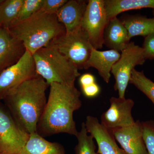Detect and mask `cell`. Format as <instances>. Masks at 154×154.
Wrapping results in <instances>:
<instances>
[{"instance_id":"9c48e42d","label":"cell","mask_w":154,"mask_h":154,"mask_svg":"<svg viewBox=\"0 0 154 154\" xmlns=\"http://www.w3.org/2000/svg\"><path fill=\"white\" fill-rule=\"evenodd\" d=\"M108 22L104 0L88 1L81 28L87 33L94 49L103 47L104 32Z\"/></svg>"},{"instance_id":"603a6c76","label":"cell","mask_w":154,"mask_h":154,"mask_svg":"<svg viewBox=\"0 0 154 154\" xmlns=\"http://www.w3.org/2000/svg\"><path fill=\"white\" fill-rule=\"evenodd\" d=\"M43 1L24 0L19 14L11 27L29 19L40 11L41 9Z\"/></svg>"},{"instance_id":"3957f363","label":"cell","mask_w":154,"mask_h":154,"mask_svg":"<svg viewBox=\"0 0 154 154\" xmlns=\"http://www.w3.org/2000/svg\"><path fill=\"white\" fill-rule=\"evenodd\" d=\"M9 30L22 42L26 49L32 55L66 33L65 28L56 14H48L41 10Z\"/></svg>"},{"instance_id":"30bf717a","label":"cell","mask_w":154,"mask_h":154,"mask_svg":"<svg viewBox=\"0 0 154 154\" xmlns=\"http://www.w3.org/2000/svg\"><path fill=\"white\" fill-rule=\"evenodd\" d=\"M110 107L102 114L101 123L107 129L112 131L126 127L134 124L131 110L134 102L131 99L112 97Z\"/></svg>"},{"instance_id":"5b68a950","label":"cell","mask_w":154,"mask_h":154,"mask_svg":"<svg viewBox=\"0 0 154 154\" xmlns=\"http://www.w3.org/2000/svg\"><path fill=\"white\" fill-rule=\"evenodd\" d=\"M48 46L55 48L79 69H85L94 48L82 28L54 39Z\"/></svg>"},{"instance_id":"277c9868","label":"cell","mask_w":154,"mask_h":154,"mask_svg":"<svg viewBox=\"0 0 154 154\" xmlns=\"http://www.w3.org/2000/svg\"><path fill=\"white\" fill-rule=\"evenodd\" d=\"M33 56L37 74L49 85L54 83L75 85L80 76L78 68L54 48H43Z\"/></svg>"},{"instance_id":"cb8c5ba5","label":"cell","mask_w":154,"mask_h":154,"mask_svg":"<svg viewBox=\"0 0 154 154\" xmlns=\"http://www.w3.org/2000/svg\"><path fill=\"white\" fill-rule=\"evenodd\" d=\"M143 137L148 154H154V121L141 122Z\"/></svg>"},{"instance_id":"ac0fdd59","label":"cell","mask_w":154,"mask_h":154,"mask_svg":"<svg viewBox=\"0 0 154 154\" xmlns=\"http://www.w3.org/2000/svg\"><path fill=\"white\" fill-rule=\"evenodd\" d=\"M104 3L109 21L126 11L148 8L154 10V0H104Z\"/></svg>"},{"instance_id":"8fae6325","label":"cell","mask_w":154,"mask_h":154,"mask_svg":"<svg viewBox=\"0 0 154 154\" xmlns=\"http://www.w3.org/2000/svg\"><path fill=\"white\" fill-rule=\"evenodd\" d=\"M85 124L88 133L97 142V154H126L116 143L112 131L99 123L98 119L88 116Z\"/></svg>"},{"instance_id":"8992f818","label":"cell","mask_w":154,"mask_h":154,"mask_svg":"<svg viewBox=\"0 0 154 154\" xmlns=\"http://www.w3.org/2000/svg\"><path fill=\"white\" fill-rule=\"evenodd\" d=\"M146 59L143 48L133 42H130L121 51L120 58L113 65L111 71L115 79L114 90L118 91L119 97L125 98L132 71L136 66L143 64Z\"/></svg>"},{"instance_id":"ba28073f","label":"cell","mask_w":154,"mask_h":154,"mask_svg":"<svg viewBox=\"0 0 154 154\" xmlns=\"http://www.w3.org/2000/svg\"><path fill=\"white\" fill-rule=\"evenodd\" d=\"M29 136L18 126L8 108L0 101V153L19 154Z\"/></svg>"},{"instance_id":"7c38bea8","label":"cell","mask_w":154,"mask_h":154,"mask_svg":"<svg viewBox=\"0 0 154 154\" xmlns=\"http://www.w3.org/2000/svg\"><path fill=\"white\" fill-rule=\"evenodd\" d=\"M116 140L126 154H148L143 137L141 122L112 131Z\"/></svg>"},{"instance_id":"e0dca14e","label":"cell","mask_w":154,"mask_h":154,"mask_svg":"<svg viewBox=\"0 0 154 154\" xmlns=\"http://www.w3.org/2000/svg\"><path fill=\"white\" fill-rule=\"evenodd\" d=\"M19 154H66L63 146L46 140L37 133L30 134L28 141Z\"/></svg>"},{"instance_id":"4fadbf2b","label":"cell","mask_w":154,"mask_h":154,"mask_svg":"<svg viewBox=\"0 0 154 154\" xmlns=\"http://www.w3.org/2000/svg\"><path fill=\"white\" fill-rule=\"evenodd\" d=\"M26 50L22 42L9 29L0 28V73L17 63Z\"/></svg>"},{"instance_id":"6da1fadb","label":"cell","mask_w":154,"mask_h":154,"mask_svg":"<svg viewBox=\"0 0 154 154\" xmlns=\"http://www.w3.org/2000/svg\"><path fill=\"white\" fill-rule=\"evenodd\" d=\"M81 93L75 85L54 83L50 85L49 96L38 122L37 133L42 136L78 134L73 113L82 105Z\"/></svg>"},{"instance_id":"2e32d148","label":"cell","mask_w":154,"mask_h":154,"mask_svg":"<svg viewBox=\"0 0 154 154\" xmlns=\"http://www.w3.org/2000/svg\"><path fill=\"white\" fill-rule=\"evenodd\" d=\"M128 33L121 20L117 17L109 20L104 33V45L110 49L122 51L129 44Z\"/></svg>"},{"instance_id":"7a4b0ae2","label":"cell","mask_w":154,"mask_h":154,"mask_svg":"<svg viewBox=\"0 0 154 154\" xmlns=\"http://www.w3.org/2000/svg\"><path fill=\"white\" fill-rule=\"evenodd\" d=\"M49 85L40 76L26 80L3 100L18 126L30 134L37 127L47 99Z\"/></svg>"},{"instance_id":"d4e9b609","label":"cell","mask_w":154,"mask_h":154,"mask_svg":"<svg viewBox=\"0 0 154 154\" xmlns=\"http://www.w3.org/2000/svg\"><path fill=\"white\" fill-rule=\"evenodd\" d=\"M67 0H43L41 10L51 14H56Z\"/></svg>"},{"instance_id":"44dd1931","label":"cell","mask_w":154,"mask_h":154,"mask_svg":"<svg viewBox=\"0 0 154 154\" xmlns=\"http://www.w3.org/2000/svg\"><path fill=\"white\" fill-rule=\"evenodd\" d=\"M129 83L144 94L154 105V82L146 77L143 71L134 69L131 72Z\"/></svg>"},{"instance_id":"ffe728a7","label":"cell","mask_w":154,"mask_h":154,"mask_svg":"<svg viewBox=\"0 0 154 154\" xmlns=\"http://www.w3.org/2000/svg\"><path fill=\"white\" fill-rule=\"evenodd\" d=\"M24 0H3L0 4V28L10 29L19 14Z\"/></svg>"},{"instance_id":"9a60e30c","label":"cell","mask_w":154,"mask_h":154,"mask_svg":"<svg viewBox=\"0 0 154 154\" xmlns=\"http://www.w3.org/2000/svg\"><path fill=\"white\" fill-rule=\"evenodd\" d=\"M121 54L114 50L101 51L93 48L86 64L85 69L94 67L98 71L105 83L110 82L112 67L119 60Z\"/></svg>"},{"instance_id":"4dcf8cb0","label":"cell","mask_w":154,"mask_h":154,"mask_svg":"<svg viewBox=\"0 0 154 154\" xmlns=\"http://www.w3.org/2000/svg\"><path fill=\"white\" fill-rule=\"evenodd\" d=\"M0 154H2V153H0Z\"/></svg>"},{"instance_id":"7402d4cb","label":"cell","mask_w":154,"mask_h":154,"mask_svg":"<svg viewBox=\"0 0 154 154\" xmlns=\"http://www.w3.org/2000/svg\"><path fill=\"white\" fill-rule=\"evenodd\" d=\"M76 137L78 143L75 147V154H97L94 138L91 135H88L85 122H82L81 130Z\"/></svg>"},{"instance_id":"52a82bcc","label":"cell","mask_w":154,"mask_h":154,"mask_svg":"<svg viewBox=\"0 0 154 154\" xmlns=\"http://www.w3.org/2000/svg\"><path fill=\"white\" fill-rule=\"evenodd\" d=\"M37 75L33 55L26 50L17 63L0 73V101L26 80Z\"/></svg>"},{"instance_id":"f1b7e54d","label":"cell","mask_w":154,"mask_h":154,"mask_svg":"<svg viewBox=\"0 0 154 154\" xmlns=\"http://www.w3.org/2000/svg\"><path fill=\"white\" fill-rule=\"evenodd\" d=\"M3 0H0V4L3 2Z\"/></svg>"},{"instance_id":"f546056e","label":"cell","mask_w":154,"mask_h":154,"mask_svg":"<svg viewBox=\"0 0 154 154\" xmlns=\"http://www.w3.org/2000/svg\"><path fill=\"white\" fill-rule=\"evenodd\" d=\"M153 14L154 16V10H153Z\"/></svg>"},{"instance_id":"4316f807","label":"cell","mask_w":154,"mask_h":154,"mask_svg":"<svg viewBox=\"0 0 154 154\" xmlns=\"http://www.w3.org/2000/svg\"><path fill=\"white\" fill-rule=\"evenodd\" d=\"M83 93L85 96L88 98H93L99 95L100 88L96 83L82 88Z\"/></svg>"},{"instance_id":"83f0119b","label":"cell","mask_w":154,"mask_h":154,"mask_svg":"<svg viewBox=\"0 0 154 154\" xmlns=\"http://www.w3.org/2000/svg\"><path fill=\"white\" fill-rule=\"evenodd\" d=\"M96 79L95 77L90 73H85L80 77L79 83L82 88L94 84Z\"/></svg>"},{"instance_id":"5bb4252c","label":"cell","mask_w":154,"mask_h":154,"mask_svg":"<svg viewBox=\"0 0 154 154\" xmlns=\"http://www.w3.org/2000/svg\"><path fill=\"white\" fill-rule=\"evenodd\" d=\"M88 2L83 0H67L58 11L57 17L65 28L66 33H71L81 28Z\"/></svg>"},{"instance_id":"d6986e66","label":"cell","mask_w":154,"mask_h":154,"mask_svg":"<svg viewBox=\"0 0 154 154\" xmlns=\"http://www.w3.org/2000/svg\"><path fill=\"white\" fill-rule=\"evenodd\" d=\"M128 33V39L136 36H146L154 33V18L130 16L121 20Z\"/></svg>"},{"instance_id":"484cf974","label":"cell","mask_w":154,"mask_h":154,"mask_svg":"<svg viewBox=\"0 0 154 154\" xmlns=\"http://www.w3.org/2000/svg\"><path fill=\"white\" fill-rule=\"evenodd\" d=\"M142 48L147 59H154V33L146 36Z\"/></svg>"}]
</instances>
